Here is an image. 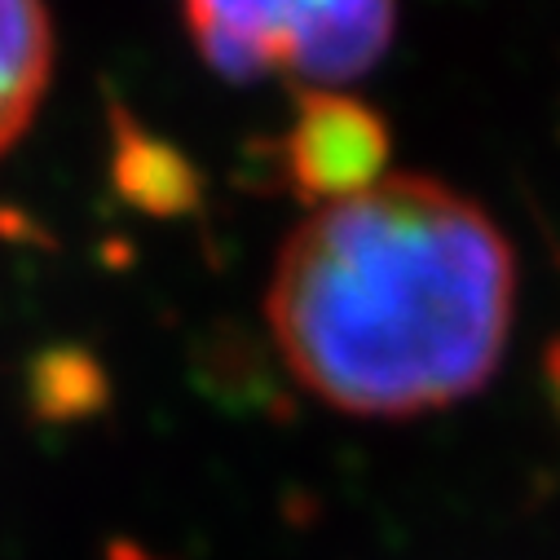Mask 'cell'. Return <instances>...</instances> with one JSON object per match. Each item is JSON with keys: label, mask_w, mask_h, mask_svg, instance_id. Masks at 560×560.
<instances>
[{"label": "cell", "mask_w": 560, "mask_h": 560, "mask_svg": "<svg viewBox=\"0 0 560 560\" xmlns=\"http://www.w3.org/2000/svg\"><path fill=\"white\" fill-rule=\"evenodd\" d=\"M388 160L384 119L336 89H305L283 142L288 182L310 203H340L380 182Z\"/></svg>", "instance_id": "3957f363"}, {"label": "cell", "mask_w": 560, "mask_h": 560, "mask_svg": "<svg viewBox=\"0 0 560 560\" xmlns=\"http://www.w3.org/2000/svg\"><path fill=\"white\" fill-rule=\"evenodd\" d=\"M512 292V247L472 199L429 177H380L283 243L265 318L314 397L410 419L494 375Z\"/></svg>", "instance_id": "6da1fadb"}, {"label": "cell", "mask_w": 560, "mask_h": 560, "mask_svg": "<svg viewBox=\"0 0 560 560\" xmlns=\"http://www.w3.org/2000/svg\"><path fill=\"white\" fill-rule=\"evenodd\" d=\"M27 401L45 424H75L110 401V380L102 362L84 349H45L27 375Z\"/></svg>", "instance_id": "8992f818"}, {"label": "cell", "mask_w": 560, "mask_h": 560, "mask_svg": "<svg viewBox=\"0 0 560 560\" xmlns=\"http://www.w3.org/2000/svg\"><path fill=\"white\" fill-rule=\"evenodd\" d=\"M199 54L230 80H353L393 40L397 0H182Z\"/></svg>", "instance_id": "7a4b0ae2"}, {"label": "cell", "mask_w": 560, "mask_h": 560, "mask_svg": "<svg viewBox=\"0 0 560 560\" xmlns=\"http://www.w3.org/2000/svg\"><path fill=\"white\" fill-rule=\"evenodd\" d=\"M54 62L45 0H0V155L32 124Z\"/></svg>", "instance_id": "277c9868"}, {"label": "cell", "mask_w": 560, "mask_h": 560, "mask_svg": "<svg viewBox=\"0 0 560 560\" xmlns=\"http://www.w3.org/2000/svg\"><path fill=\"white\" fill-rule=\"evenodd\" d=\"M110 177H115V190L132 208L155 212V217L195 212L199 195H203L195 164L177 147L142 132L137 119H128L124 110L115 115V164H110Z\"/></svg>", "instance_id": "5b68a950"}, {"label": "cell", "mask_w": 560, "mask_h": 560, "mask_svg": "<svg viewBox=\"0 0 560 560\" xmlns=\"http://www.w3.org/2000/svg\"><path fill=\"white\" fill-rule=\"evenodd\" d=\"M547 375H551V384L560 393V345H551V353H547Z\"/></svg>", "instance_id": "52a82bcc"}]
</instances>
